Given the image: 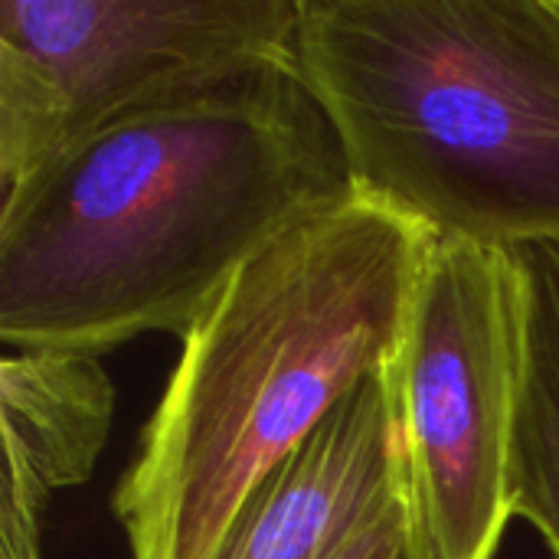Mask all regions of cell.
<instances>
[{"mask_svg": "<svg viewBox=\"0 0 559 559\" xmlns=\"http://www.w3.org/2000/svg\"><path fill=\"white\" fill-rule=\"evenodd\" d=\"M432 233L354 190L269 242L183 337L111 511L131 559H210L255 485L393 364Z\"/></svg>", "mask_w": 559, "mask_h": 559, "instance_id": "cell-2", "label": "cell"}, {"mask_svg": "<svg viewBox=\"0 0 559 559\" xmlns=\"http://www.w3.org/2000/svg\"><path fill=\"white\" fill-rule=\"evenodd\" d=\"M354 187L436 236L559 242V0H301Z\"/></svg>", "mask_w": 559, "mask_h": 559, "instance_id": "cell-3", "label": "cell"}, {"mask_svg": "<svg viewBox=\"0 0 559 559\" xmlns=\"http://www.w3.org/2000/svg\"><path fill=\"white\" fill-rule=\"evenodd\" d=\"M334 559H413L403 495L370 527H364Z\"/></svg>", "mask_w": 559, "mask_h": 559, "instance_id": "cell-9", "label": "cell"}, {"mask_svg": "<svg viewBox=\"0 0 559 559\" xmlns=\"http://www.w3.org/2000/svg\"><path fill=\"white\" fill-rule=\"evenodd\" d=\"M521 298L511 508L559 559V242L508 249Z\"/></svg>", "mask_w": 559, "mask_h": 559, "instance_id": "cell-8", "label": "cell"}, {"mask_svg": "<svg viewBox=\"0 0 559 559\" xmlns=\"http://www.w3.org/2000/svg\"><path fill=\"white\" fill-rule=\"evenodd\" d=\"M354 190L295 56L167 95L0 190V341H183L269 242Z\"/></svg>", "mask_w": 559, "mask_h": 559, "instance_id": "cell-1", "label": "cell"}, {"mask_svg": "<svg viewBox=\"0 0 559 559\" xmlns=\"http://www.w3.org/2000/svg\"><path fill=\"white\" fill-rule=\"evenodd\" d=\"M400 495V419L380 373L255 485L210 559H334Z\"/></svg>", "mask_w": 559, "mask_h": 559, "instance_id": "cell-6", "label": "cell"}, {"mask_svg": "<svg viewBox=\"0 0 559 559\" xmlns=\"http://www.w3.org/2000/svg\"><path fill=\"white\" fill-rule=\"evenodd\" d=\"M115 386L98 357L10 350L0 364V559H43V521L62 488L85 485L105 452Z\"/></svg>", "mask_w": 559, "mask_h": 559, "instance_id": "cell-7", "label": "cell"}, {"mask_svg": "<svg viewBox=\"0 0 559 559\" xmlns=\"http://www.w3.org/2000/svg\"><path fill=\"white\" fill-rule=\"evenodd\" d=\"M301 0H0V190L167 95L295 56Z\"/></svg>", "mask_w": 559, "mask_h": 559, "instance_id": "cell-5", "label": "cell"}, {"mask_svg": "<svg viewBox=\"0 0 559 559\" xmlns=\"http://www.w3.org/2000/svg\"><path fill=\"white\" fill-rule=\"evenodd\" d=\"M386 373L413 559H495L514 518L521 298L511 252L432 233Z\"/></svg>", "mask_w": 559, "mask_h": 559, "instance_id": "cell-4", "label": "cell"}]
</instances>
